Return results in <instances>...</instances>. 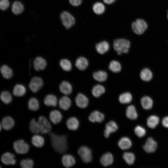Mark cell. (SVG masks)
Returning <instances> with one entry per match:
<instances>
[{"label": "cell", "mask_w": 168, "mask_h": 168, "mask_svg": "<svg viewBox=\"0 0 168 168\" xmlns=\"http://www.w3.org/2000/svg\"><path fill=\"white\" fill-rule=\"evenodd\" d=\"M51 145L54 149L59 153L64 152L67 149L66 137L59 135L53 133L49 134Z\"/></svg>", "instance_id": "1"}, {"label": "cell", "mask_w": 168, "mask_h": 168, "mask_svg": "<svg viewBox=\"0 0 168 168\" xmlns=\"http://www.w3.org/2000/svg\"><path fill=\"white\" fill-rule=\"evenodd\" d=\"M130 47V41L126 38L117 39L113 42L114 48L119 55L128 53Z\"/></svg>", "instance_id": "2"}, {"label": "cell", "mask_w": 168, "mask_h": 168, "mask_svg": "<svg viewBox=\"0 0 168 168\" xmlns=\"http://www.w3.org/2000/svg\"><path fill=\"white\" fill-rule=\"evenodd\" d=\"M146 137L147 138L142 145L143 151L148 154L155 153L158 148L157 142L152 137L149 136Z\"/></svg>", "instance_id": "3"}, {"label": "cell", "mask_w": 168, "mask_h": 168, "mask_svg": "<svg viewBox=\"0 0 168 168\" xmlns=\"http://www.w3.org/2000/svg\"><path fill=\"white\" fill-rule=\"evenodd\" d=\"M131 27L132 31L135 34L141 35L146 31L148 26L144 20L138 19L132 23Z\"/></svg>", "instance_id": "4"}, {"label": "cell", "mask_w": 168, "mask_h": 168, "mask_svg": "<svg viewBox=\"0 0 168 168\" xmlns=\"http://www.w3.org/2000/svg\"><path fill=\"white\" fill-rule=\"evenodd\" d=\"M60 17L63 25L67 29L70 28L75 23V19L73 16L67 11L63 12Z\"/></svg>", "instance_id": "5"}, {"label": "cell", "mask_w": 168, "mask_h": 168, "mask_svg": "<svg viewBox=\"0 0 168 168\" xmlns=\"http://www.w3.org/2000/svg\"><path fill=\"white\" fill-rule=\"evenodd\" d=\"M126 118L131 121L137 120L139 117V114L136 106L133 104L128 105L125 110Z\"/></svg>", "instance_id": "6"}, {"label": "cell", "mask_w": 168, "mask_h": 168, "mask_svg": "<svg viewBox=\"0 0 168 168\" xmlns=\"http://www.w3.org/2000/svg\"><path fill=\"white\" fill-rule=\"evenodd\" d=\"M161 120V119L158 115L155 114H150L146 119V127L151 129H154L160 124Z\"/></svg>", "instance_id": "7"}, {"label": "cell", "mask_w": 168, "mask_h": 168, "mask_svg": "<svg viewBox=\"0 0 168 168\" xmlns=\"http://www.w3.org/2000/svg\"><path fill=\"white\" fill-rule=\"evenodd\" d=\"M78 153L84 162L88 163L92 161V152L88 147L85 146H81L78 149Z\"/></svg>", "instance_id": "8"}, {"label": "cell", "mask_w": 168, "mask_h": 168, "mask_svg": "<svg viewBox=\"0 0 168 168\" xmlns=\"http://www.w3.org/2000/svg\"><path fill=\"white\" fill-rule=\"evenodd\" d=\"M13 147L17 153L20 154L27 153L29 149L28 144L23 139L15 141L13 142Z\"/></svg>", "instance_id": "9"}, {"label": "cell", "mask_w": 168, "mask_h": 168, "mask_svg": "<svg viewBox=\"0 0 168 168\" xmlns=\"http://www.w3.org/2000/svg\"><path fill=\"white\" fill-rule=\"evenodd\" d=\"M140 103L142 108L145 110H151L153 107L154 102L153 99L150 96L146 95L140 98Z\"/></svg>", "instance_id": "10"}, {"label": "cell", "mask_w": 168, "mask_h": 168, "mask_svg": "<svg viewBox=\"0 0 168 168\" xmlns=\"http://www.w3.org/2000/svg\"><path fill=\"white\" fill-rule=\"evenodd\" d=\"M43 82L41 78L35 76L31 79L29 87L31 91L34 93L37 92L42 87Z\"/></svg>", "instance_id": "11"}, {"label": "cell", "mask_w": 168, "mask_h": 168, "mask_svg": "<svg viewBox=\"0 0 168 168\" xmlns=\"http://www.w3.org/2000/svg\"><path fill=\"white\" fill-rule=\"evenodd\" d=\"M38 122L40 127V132L42 133H46L50 132L52 128L51 125L45 117L40 116Z\"/></svg>", "instance_id": "12"}, {"label": "cell", "mask_w": 168, "mask_h": 168, "mask_svg": "<svg viewBox=\"0 0 168 168\" xmlns=\"http://www.w3.org/2000/svg\"><path fill=\"white\" fill-rule=\"evenodd\" d=\"M118 145L122 150H126L131 148L133 146V142L131 139L128 136H124L119 140Z\"/></svg>", "instance_id": "13"}, {"label": "cell", "mask_w": 168, "mask_h": 168, "mask_svg": "<svg viewBox=\"0 0 168 168\" xmlns=\"http://www.w3.org/2000/svg\"><path fill=\"white\" fill-rule=\"evenodd\" d=\"M118 99L121 104L128 105L132 103L133 100V96L130 92L125 91L119 95Z\"/></svg>", "instance_id": "14"}, {"label": "cell", "mask_w": 168, "mask_h": 168, "mask_svg": "<svg viewBox=\"0 0 168 168\" xmlns=\"http://www.w3.org/2000/svg\"><path fill=\"white\" fill-rule=\"evenodd\" d=\"M33 65L34 69L36 71H40L45 69L47 66L45 60L40 56L36 57L33 61Z\"/></svg>", "instance_id": "15"}, {"label": "cell", "mask_w": 168, "mask_h": 168, "mask_svg": "<svg viewBox=\"0 0 168 168\" xmlns=\"http://www.w3.org/2000/svg\"><path fill=\"white\" fill-rule=\"evenodd\" d=\"M75 101L77 105L81 108L86 107L89 103L88 99L87 97L81 93L77 94L75 98Z\"/></svg>", "instance_id": "16"}, {"label": "cell", "mask_w": 168, "mask_h": 168, "mask_svg": "<svg viewBox=\"0 0 168 168\" xmlns=\"http://www.w3.org/2000/svg\"><path fill=\"white\" fill-rule=\"evenodd\" d=\"M118 128V126L114 121H110L109 122L105 125L104 132V136L106 138H109L111 133L115 132Z\"/></svg>", "instance_id": "17"}, {"label": "cell", "mask_w": 168, "mask_h": 168, "mask_svg": "<svg viewBox=\"0 0 168 168\" xmlns=\"http://www.w3.org/2000/svg\"><path fill=\"white\" fill-rule=\"evenodd\" d=\"M141 79L145 82H149L152 79L153 73L152 70L148 68H144L142 69L140 73Z\"/></svg>", "instance_id": "18"}, {"label": "cell", "mask_w": 168, "mask_h": 168, "mask_svg": "<svg viewBox=\"0 0 168 168\" xmlns=\"http://www.w3.org/2000/svg\"><path fill=\"white\" fill-rule=\"evenodd\" d=\"M104 114L97 110L92 112L88 117L89 120L93 123H101L104 120Z\"/></svg>", "instance_id": "19"}, {"label": "cell", "mask_w": 168, "mask_h": 168, "mask_svg": "<svg viewBox=\"0 0 168 168\" xmlns=\"http://www.w3.org/2000/svg\"><path fill=\"white\" fill-rule=\"evenodd\" d=\"M133 132L136 137L140 138H143L147 134V128L141 124H137L134 128Z\"/></svg>", "instance_id": "20"}, {"label": "cell", "mask_w": 168, "mask_h": 168, "mask_svg": "<svg viewBox=\"0 0 168 168\" xmlns=\"http://www.w3.org/2000/svg\"><path fill=\"white\" fill-rule=\"evenodd\" d=\"M101 164L104 166H107L112 165L114 161V157L112 154L109 152L104 154L100 158Z\"/></svg>", "instance_id": "21"}, {"label": "cell", "mask_w": 168, "mask_h": 168, "mask_svg": "<svg viewBox=\"0 0 168 168\" xmlns=\"http://www.w3.org/2000/svg\"><path fill=\"white\" fill-rule=\"evenodd\" d=\"M15 124L14 121L11 117L7 116L4 117L1 121V125L5 130H9L12 129Z\"/></svg>", "instance_id": "22"}, {"label": "cell", "mask_w": 168, "mask_h": 168, "mask_svg": "<svg viewBox=\"0 0 168 168\" xmlns=\"http://www.w3.org/2000/svg\"><path fill=\"white\" fill-rule=\"evenodd\" d=\"M1 160L3 163L7 165H14L16 162L15 155L9 152L4 153L1 156Z\"/></svg>", "instance_id": "23"}, {"label": "cell", "mask_w": 168, "mask_h": 168, "mask_svg": "<svg viewBox=\"0 0 168 168\" xmlns=\"http://www.w3.org/2000/svg\"><path fill=\"white\" fill-rule=\"evenodd\" d=\"M62 161L64 166L67 168L72 166L76 162L74 157L70 154L63 155L62 157Z\"/></svg>", "instance_id": "24"}, {"label": "cell", "mask_w": 168, "mask_h": 168, "mask_svg": "<svg viewBox=\"0 0 168 168\" xmlns=\"http://www.w3.org/2000/svg\"><path fill=\"white\" fill-rule=\"evenodd\" d=\"M49 118L52 123L56 124L61 121L62 119V115L61 113L58 110H53L50 112Z\"/></svg>", "instance_id": "25"}, {"label": "cell", "mask_w": 168, "mask_h": 168, "mask_svg": "<svg viewBox=\"0 0 168 168\" xmlns=\"http://www.w3.org/2000/svg\"><path fill=\"white\" fill-rule=\"evenodd\" d=\"M59 89L62 93L66 95L71 94L72 90L71 85L65 81H63L60 84Z\"/></svg>", "instance_id": "26"}, {"label": "cell", "mask_w": 168, "mask_h": 168, "mask_svg": "<svg viewBox=\"0 0 168 168\" xmlns=\"http://www.w3.org/2000/svg\"><path fill=\"white\" fill-rule=\"evenodd\" d=\"M58 105L59 107L64 110H67L70 108L71 105V101L68 96H64L59 100Z\"/></svg>", "instance_id": "27"}, {"label": "cell", "mask_w": 168, "mask_h": 168, "mask_svg": "<svg viewBox=\"0 0 168 168\" xmlns=\"http://www.w3.org/2000/svg\"><path fill=\"white\" fill-rule=\"evenodd\" d=\"M44 105L48 106H56L57 104V97L54 95L49 94L47 95L44 100Z\"/></svg>", "instance_id": "28"}, {"label": "cell", "mask_w": 168, "mask_h": 168, "mask_svg": "<svg viewBox=\"0 0 168 168\" xmlns=\"http://www.w3.org/2000/svg\"><path fill=\"white\" fill-rule=\"evenodd\" d=\"M110 49L109 43L106 41H103L97 43L96 45V49L100 54H103L106 52Z\"/></svg>", "instance_id": "29"}, {"label": "cell", "mask_w": 168, "mask_h": 168, "mask_svg": "<svg viewBox=\"0 0 168 168\" xmlns=\"http://www.w3.org/2000/svg\"><path fill=\"white\" fill-rule=\"evenodd\" d=\"M76 67L80 70H84L88 65L87 59L83 57H80L77 58L75 62Z\"/></svg>", "instance_id": "30"}, {"label": "cell", "mask_w": 168, "mask_h": 168, "mask_svg": "<svg viewBox=\"0 0 168 168\" xmlns=\"http://www.w3.org/2000/svg\"><path fill=\"white\" fill-rule=\"evenodd\" d=\"M12 12L15 15L21 13L24 10V7L20 1H16L14 2L11 7Z\"/></svg>", "instance_id": "31"}, {"label": "cell", "mask_w": 168, "mask_h": 168, "mask_svg": "<svg viewBox=\"0 0 168 168\" xmlns=\"http://www.w3.org/2000/svg\"><path fill=\"white\" fill-rule=\"evenodd\" d=\"M68 128L71 130L75 131L77 130L79 126V122L77 119L75 117L69 118L66 123Z\"/></svg>", "instance_id": "32"}, {"label": "cell", "mask_w": 168, "mask_h": 168, "mask_svg": "<svg viewBox=\"0 0 168 168\" xmlns=\"http://www.w3.org/2000/svg\"><path fill=\"white\" fill-rule=\"evenodd\" d=\"M0 71L2 77L6 79H9L12 77V69L6 65H2L0 68Z\"/></svg>", "instance_id": "33"}, {"label": "cell", "mask_w": 168, "mask_h": 168, "mask_svg": "<svg viewBox=\"0 0 168 168\" xmlns=\"http://www.w3.org/2000/svg\"><path fill=\"white\" fill-rule=\"evenodd\" d=\"M26 92L25 86L22 84H17L14 87L13 90V95L16 97H21L24 96Z\"/></svg>", "instance_id": "34"}, {"label": "cell", "mask_w": 168, "mask_h": 168, "mask_svg": "<svg viewBox=\"0 0 168 168\" xmlns=\"http://www.w3.org/2000/svg\"><path fill=\"white\" fill-rule=\"evenodd\" d=\"M31 142L34 146L37 147H41L44 144V140L42 136L35 134L32 137Z\"/></svg>", "instance_id": "35"}, {"label": "cell", "mask_w": 168, "mask_h": 168, "mask_svg": "<svg viewBox=\"0 0 168 168\" xmlns=\"http://www.w3.org/2000/svg\"><path fill=\"white\" fill-rule=\"evenodd\" d=\"M93 77L95 80L98 82H103L106 80L107 74L105 71L99 70L93 73Z\"/></svg>", "instance_id": "36"}, {"label": "cell", "mask_w": 168, "mask_h": 168, "mask_svg": "<svg viewBox=\"0 0 168 168\" xmlns=\"http://www.w3.org/2000/svg\"><path fill=\"white\" fill-rule=\"evenodd\" d=\"M105 92L104 86L100 84L94 86L92 90V94L96 97H99Z\"/></svg>", "instance_id": "37"}, {"label": "cell", "mask_w": 168, "mask_h": 168, "mask_svg": "<svg viewBox=\"0 0 168 168\" xmlns=\"http://www.w3.org/2000/svg\"><path fill=\"white\" fill-rule=\"evenodd\" d=\"M122 66L120 63L118 61L113 60L110 63L109 68L110 70L114 72L118 73L122 70Z\"/></svg>", "instance_id": "38"}, {"label": "cell", "mask_w": 168, "mask_h": 168, "mask_svg": "<svg viewBox=\"0 0 168 168\" xmlns=\"http://www.w3.org/2000/svg\"><path fill=\"white\" fill-rule=\"evenodd\" d=\"M123 157L126 163L129 165H133L135 159L134 154L131 152H124L123 154Z\"/></svg>", "instance_id": "39"}, {"label": "cell", "mask_w": 168, "mask_h": 168, "mask_svg": "<svg viewBox=\"0 0 168 168\" xmlns=\"http://www.w3.org/2000/svg\"><path fill=\"white\" fill-rule=\"evenodd\" d=\"M28 106L31 111H37L39 108V103L38 100L35 97H31L29 100Z\"/></svg>", "instance_id": "40"}, {"label": "cell", "mask_w": 168, "mask_h": 168, "mask_svg": "<svg viewBox=\"0 0 168 168\" xmlns=\"http://www.w3.org/2000/svg\"><path fill=\"white\" fill-rule=\"evenodd\" d=\"M0 97L1 101L5 104H9L12 100L11 94L7 91H2L1 93Z\"/></svg>", "instance_id": "41"}, {"label": "cell", "mask_w": 168, "mask_h": 168, "mask_svg": "<svg viewBox=\"0 0 168 168\" xmlns=\"http://www.w3.org/2000/svg\"><path fill=\"white\" fill-rule=\"evenodd\" d=\"M29 129L33 133L37 134L40 132V129L38 121L34 119H32L29 124Z\"/></svg>", "instance_id": "42"}, {"label": "cell", "mask_w": 168, "mask_h": 168, "mask_svg": "<svg viewBox=\"0 0 168 168\" xmlns=\"http://www.w3.org/2000/svg\"><path fill=\"white\" fill-rule=\"evenodd\" d=\"M93 10L96 14L100 15L104 12L105 8L104 5L102 3L98 2L95 3L93 5Z\"/></svg>", "instance_id": "43"}, {"label": "cell", "mask_w": 168, "mask_h": 168, "mask_svg": "<svg viewBox=\"0 0 168 168\" xmlns=\"http://www.w3.org/2000/svg\"><path fill=\"white\" fill-rule=\"evenodd\" d=\"M59 65L62 68L66 71H69L72 68L71 62L67 59H61L60 61Z\"/></svg>", "instance_id": "44"}, {"label": "cell", "mask_w": 168, "mask_h": 168, "mask_svg": "<svg viewBox=\"0 0 168 168\" xmlns=\"http://www.w3.org/2000/svg\"><path fill=\"white\" fill-rule=\"evenodd\" d=\"M21 168H33V162L30 159L22 160L20 162Z\"/></svg>", "instance_id": "45"}, {"label": "cell", "mask_w": 168, "mask_h": 168, "mask_svg": "<svg viewBox=\"0 0 168 168\" xmlns=\"http://www.w3.org/2000/svg\"><path fill=\"white\" fill-rule=\"evenodd\" d=\"M10 2L9 0H0V8L2 11H5L9 7Z\"/></svg>", "instance_id": "46"}, {"label": "cell", "mask_w": 168, "mask_h": 168, "mask_svg": "<svg viewBox=\"0 0 168 168\" xmlns=\"http://www.w3.org/2000/svg\"><path fill=\"white\" fill-rule=\"evenodd\" d=\"M160 124L163 128L168 129V115L164 116L161 119Z\"/></svg>", "instance_id": "47"}, {"label": "cell", "mask_w": 168, "mask_h": 168, "mask_svg": "<svg viewBox=\"0 0 168 168\" xmlns=\"http://www.w3.org/2000/svg\"><path fill=\"white\" fill-rule=\"evenodd\" d=\"M82 0H69L71 4L74 6H79L82 3Z\"/></svg>", "instance_id": "48"}, {"label": "cell", "mask_w": 168, "mask_h": 168, "mask_svg": "<svg viewBox=\"0 0 168 168\" xmlns=\"http://www.w3.org/2000/svg\"><path fill=\"white\" fill-rule=\"evenodd\" d=\"M115 0H103V2L105 3L109 4L113 3Z\"/></svg>", "instance_id": "49"}, {"label": "cell", "mask_w": 168, "mask_h": 168, "mask_svg": "<svg viewBox=\"0 0 168 168\" xmlns=\"http://www.w3.org/2000/svg\"><path fill=\"white\" fill-rule=\"evenodd\" d=\"M167 18L168 19V14H167Z\"/></svg>", "instance_id": "50"}]
</instances>
